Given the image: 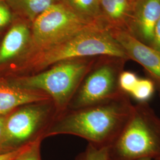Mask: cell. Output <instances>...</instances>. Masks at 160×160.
Masks as SVG:
<instances>
[{"label": "cell", "instance_id": "obj_6", "mask_svg": "<svg viewBox=\"0 0 160 160\" xmlns=\"http://www.w3.org/2000/svg\"><path fill=\"white\" fill-rule=\"evenodd\" d=\"M128 60L120 58L102 57L93 63L69 104L68 108H83L113 98L121 91L119 79Z\"/></svg>", "mask_w": 160, "mask_h": 160}, {"label": "cell", "instance_id": "obj_9", "mask_svg": "<svg viewBox=\"0 0 160 160\" xmlns=\"http://www.w3.org/2000/svg\"><path fill=\"white\" fill-rule=\"evenodd\" d=\"M31 30L23 20L14 19L0 43V71L21 57L29 46Z\"/></svg>", "mask_w": 160, "mask_h": 160}, {"label": "cell", "instance_id": "obj_25", "mask_svg": "<svg viewBox=\"0 0 160 160\" xmlns=\"http://www.w3.org/2000/svg\"><path fill=\"white\" fill-rule=\"evenodd\" d=\"M149 160V159H142V160Z\"/></svg>", "mask_w": 160, "mask_h": 160}, {"label": "cell", "instance_id": "obj_3", "mask_svg": "<svg viewBox=\"0 0 160 160\" xmlns=\"http://www.w3.org/2000/svg\"><path fill=\"white\" fill-rule=\"evenodd\" d=\"M109 160H160V118L148 103H138L109 147Z\"/></svg>", "mask_w": 160, "mask_h": 160}, {"label": "cell", "instance_id": "obj_24", "mask_svg": "<svg viewBox=\"0 0 160 160\" xmlns=\"http://www.w3.org/2000/svg\"><path fill=\"white\" fill-rule=\"evenodd\" d=\"M7 0H0V1H7Z\"/></svg>", "mask_w": 160, "mask_h": 160}, {"label": "cell", "instance_id": "obj_18", "mask_svg": "<svg viewBox=\"0 0 160 160\" xmlns=\"http://www.w3.org/2000/svg\"><path fill=\"white\" fill-rule=\"evenodd\" d=\"M14 15L6 1H0V33L11 25Z\"/></svg>", "mask_w": 160, "mask_h": 160}, {"label": "cell", "instance_id": "obj_20", "mask_svg": "<svg viewBox=\"0 0 160 160\" xmlns=\"http://www.w3.org/2000/svg\"><path fill=\"white\" fill-rule=\"evenodd\" d=\"M43 138L40 137L28 151L20 155L14 160H40V147L41 141Z\"/></svg>", "mask_w": 160, "mask_h": 160}, {"label": "cell", "instance_id": "obj_1", "mask_svg": "<svg viewBox=\"0 0 160 160\" xmlns=\"http://www.w3.org/2000/svg\"><path fill=\"white\" fill-rule=\"evenodd\" d=\"M130 96L116 97L58 116L43 138L68 134L82 138L98 147H109L126 125L133 110Z\"/></svg>", "mask_w": 160, "mask_h": 160}, {"label": "cell", "instance_id": "obj_21", "mask_svg": "<svg viewBox=\"0 0 160 160\" xmlns=\"http://www.w3.org/2000/svg\"><path fill=\"white\" fill-rule=\"evenodd\" d=\"M151 47L160 52V17L156 24L154 32V38Z\"/></svg>", "mask_w": 160, "mask_h": 160}, {"label": "cell", "instance_id": "obj_4", "mask_svg": "<svg viewBox=\"0 0 160 160\" xmlns=\"http://www.w3.org/2000/svg\"><path fill=\"white\" fill-rule=\"evenodd\" d=\"M94 62V58L76 59L56 63L33 74L8 76L7 78L20 88L47 94L51 97L58 116L68 108Z\"/></svg>", "mask_w": 160, "mask_h": 160}, {"label": "cell", "instance_id": "obj_13", "mask_svg": "<svg viewBox=\"0 0 160 160\" xmlns=\"http://www.w3.org/2000/svg\"><path fill=\"white\" fill-rule=\"evenodd\" d=\"M61 0H7L14 14L26 18L32 23L41 14Z\"/></svg>", "mask_w": 160, "mask_h": 160}, {"label": "cell", "instance_id": "obj_19", "mask_svg": "<svg viewBox=\"0 0 160 160\" xmlns=\"http://www.w3.org/2000/svg\"><path fill=\"white\" fill-rule=\"evenodd\" d=\"M39 138H38L37 139L34 140V141L26 143L18 148L6 151V152H0V160H14L15 159H16L20 155L23 154V153H24L25 152L28 151L29 149L31 148L32 147L36 142V141Z\"/></svg>", "mask_w": 160, "mask_h": 160}, {"label": "cell", "instance_id": "obj_7", "mask_svg": "<svg viewBox=\"0 0 160 160\" xmlns=\"http://www.w3.org/2000/svg\"><path fill=\"white\" fill-rule=\"evenodd\" d=\"M53 112H55V109L50 100L24 104L7 116L4 142L6 151H8L6 148L10 150L18 148L42 137L41 129Z\"/></svg>", "mask_w": 160, "mask_h": 160}, {"label": "cell", "instance_id": "obj_22", "mask_svg": "<svg viewBox=\"0 0 160 160\" xmlns=\"http://www.w3.org/2000/svg\"><path fill=\"white\" fill-rule=\"evenodd\" d=\"M6 116L7 115H0V150L4 148Z\"/></svg>", "mask_w": 160, "mask_h": 160}, {"label": "cell", "instance_id": "obj_5", "mask_svg": "<svg viewBox=\"0 0 160 160\" xmlns=\"http://www.w3.org/2000/svg\"><path fill=\"white\" fill-rule=\"evenodd\" d=\"M32 24L29 46L20 58L57 45L87 29L104 28L80 16L62 0L50 7Z\"/></svg>", "mask_w": 160, "mask_h": 160}, {"label": "cell", "instance_id": "obj_2", "mask_svg": "<svg viewBox=\"0 0 160 160\" xmlns=\"http://www.w3.org/2000/svg\"><path fill=\"white\" fill-rule=\"evenodd\" d=\"M96 57L120 58L129 60L123 48L110 32L103 28L87 29L44 49L20 58L7 67V76L33 74L56 63Z\"/></svg>", "mask_w": 160, "mask_h": 160}, {"label": "cell", "instance_id": "obj_17", "mask_svg": "<svg viewBox=\"0 0 160 160\" xmlns=\"http://www.w3.org/2000/svg\"><path fill=\"white\" fill-rule=\"evenodd\" d=\"M139 78L135 73L131 71H123L120 73L119 79V84L121 91L130 96Z\"/></svg>", "mask_w": 160, "mask_h": 160}, {"label": "cell", "instance_id": "obj_12", "mask_svg": "<svg viewBox=\"0 0 160 160\" xmlns=\"http://www.w3.org/2000/svg\"><path fill=\"white\" fill-rule=\"evenodd\" d=\"M160 17V0H141L132 26L131 34L151 46L156 24Z\"/></svg>", "mask_w": 160, "mask_h": 160}, {"label": "cell", "instance_id": "obj_16", "mask_svg": "<svg viewBox=\"0 0 160 160\" xmlns=\"http://www.w3.org/2000/svg\"><path fill=\"white\" fill-rule=\"evenodd\" d=\"M80 160H109L108 147H98L88 143Z\"/></svg>", "mask_w": 160, "mask_h": 160}, {"label": "cell", "instance_id": "obj_15", "mask_svg": "<svg viewBox=\"0 0 160 160\" xmlns=\"http://www.w3.org/2000/svg\"><path fill=\"white\" fill-rule=\"evenodd\" d=\"M156 90L154 84L149 78H139L130 96L138 103H148Z\"/></svg>", "mask_w": 160, "mask_h": 160}, {"label": "cell", "instance_id": "obj_14", "mask_svg": "<svg viewBox=\"0 0 160 160\" xmlns=\"http://www.w3.org/2000/svg\"><path fill=\"white\" fill-rule=\"evenodd\" d=\"M62 1L80 16L90 22L98 23L103 26L101 20L99 0Z\"/></svg>", "mask_w": 160, "mask_h": 160}, {"label": "cell", "instance_id": "obj_8", "mask_svg": "<svg viewBox=\"0 0 160 160\" xmlns=\"http://www.w3.org/2000/svg\"><path fill=\"white\" fill-rule=\"evenodd\" d=\"M110 32L123 48L128 59L143 67L160 96V52L126 32L112 30Z\"/></svg>", "mask_w": 160, "mask_h": 160}, {"label": "cell", "instance_id": "obj_10", "mask_svg": "<svg viewBox=\"0 0 160 160\" xmlns=\"http://www.w3.org/2000/svg\"><path fill=\"white\" fill-rule=\"evenodd\" d=\"M141 0H99L102 23L105 29L131 34L132 26Z\"/></svg>", "mask_w": 160, "mask_h": 160}, {"label": "cell", "instance_id": "obj_23", "mask_svg": "<svg viewBox=\"0 0 160 160\" xmlns=\"http://www.w3.org/2000/svg\"><path fill=\"white\" fill-rule=\"evenodd\" d=\"M2 33H0V43H1V39H2Z\"/></svg>", "mask_w": 160, "mask_h": 160}, {"label": "cell", "instance_id": "obj_11", "mask_svg": "<svg viewBox=\"0 0 160 160\" xmlns=\"http://www.w3.org/2000/svg\"><path fill=\"white\" fill-rule=\"evenodd\" d=\"M50 100L43 92L20 88L8 78L0 77V115L10 113L24 104Z\"/></svg>", "mask_w": 160, "mask_h": 160}]
</instances>
